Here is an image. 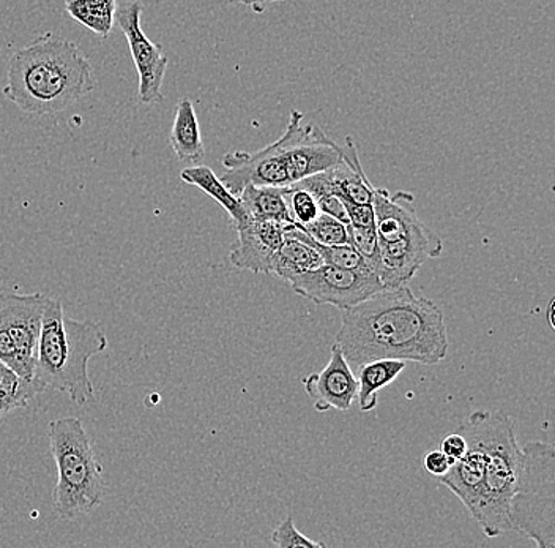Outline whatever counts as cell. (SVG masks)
Instances as JSON below:
<instances>
[{"mask_svg": "<svg viewBox=\"0 0 555 548\" xmlns=\"http://www.w3.org/2000/svg\"><path fill=\"white\" fill-rule=\"evenodd\" d=\"M318 201L319 211L321 214L332 215L338 218L343 224L349 225V217H347L345 203L341 197L327 193V195L315 196Z\"/></svg>", "mask_w": 555, "mask_h": 548, "instance_id": "83f0119b", "label": "cell"}, {"mask_svg": "<svg viewBox=\"0 0 555 548\" xmlns=\"http://www.w3.org/2000/svg\"><path fill=\"white\" fill-rule=\"evenodd\" d=\"M335 343L353 372L374 359L436 366L450 348L442 308L408 284L385 288L343 310Z\"/></svg>", "mask_w": 555, "mask_h": 548, "instance_id": "6da1fadb", "label": "cell"}, {"mask_svg": "<svg viewBox=\"0 0 555 548\" xmlns=\"http://www.w3.org/2000/svg\"><path fill=\"white\" fill-rule=\"evenodd\" d=\"M65 12L96 36L107 38L116 26L117 0H65Z\"/></svg>", "mask_w": 555, "mask_h": 548, "instance_id": "44dd1931", "label": "cell"}, {"mask_svg": "<svg viewBox=\"0 0 555 548\" xmlns=\"http://www.w3.org/2000/svg\"><path fill=\"white\" fill-rule=\"evenodd\" d=\"M289 283L305 300L318 305H332L341 311L385 290L374 272L339 269L325 263L318 269L294 277Z\"/></svg>", "mask_w": 555, "mask_h": 548, "instance_id": "ba28073f", "label": "cell"}, {"mask_svg": "<svg viewBox=\"0 0 555 548\" xmlns=\"http://www.w3.org/2000/svg\"><path fill=\"white\" fill-rule=\"evenodd\" d=\"M318 412L349 411L359 394V380L338 345L332 346L327 366L301 380Z\"/></svg>", "mask_w": 555, "mask_h": 548, "instance_id": "4fadbf2b", "label": "cell"}, {"mask_svg": "<svg viewBox=\"0 0 555 548\" xmlns=\"http://www.w3.org/2000/svg\"><path fill=\"white\" fill-rule=\"evenodd\" d=\"M43 384L35 378H23L0 362V424L10 412L26 408L37 395L43 394Z\"/></svg>", "mask_w": 555, "mask_h": 548, "instance_id": "ffe728a7", "label": "cell"}, {"mask_svg": "<svg viewBox=\"0 0 555 548\" xmlns=\"http://www.w3.org/2000/svg\"><path fill=\"white\" fill-rule=\"evenodd\" d=\"M142 13H144V5L139 0H130L117 7L116 23L127 38L134 68L138 72V103L149 106L165 99L163 82H165L169 61L163 53L162 44L154 43L142 30Z\"/></svg>", "mask_w": 555, "mask_h": 548, "instance_id": "9c48e42d", "label": "cell"}, {"mask_svg": "<svg viewBox=\"0 0 555 548\" xmlns=\"http://www.w3.org/2000/svg\"><path fill=\"white\" fill-rule=\"evenodd\" d=\"M485 453L483 487L474 519L488 537L513 531L509 502L518 484L522 449L513 419L501 409L474 411L466 419Z\"/></svg>", "mask_w": 555, "mask_h": 548, "instance_id": "277c9868", "label": "cell"}, {"mask_svg": "<svg viewBox=\"0 0 555 548\" xmlns=\"http://www.w3.org/2000/svg\"><path fill=\"white\" fill-rule=\"evenodd\" d=\"M284 197H286L291 218H293L294 224L300 225V227L311 224L321 214L315 197L297 183L284 187Z\"/></svg>", "mask_w": 555, "mask_h": 548, "instance_id": "cb8c5ba5", "label": "cell"}, {"mask_svg": "<svg viewBox=\"0 0 555 548\" xmlns=\"http://www.w3.org/2000/svg\"><path fill=\"white\" fill-rule=\"evenodd\" d=\"M466 438H464L463 433L457 432V430L456 432L449 433V435L440 442V450H442L453 463L466 454Z\"/></svg>", "mask_w": 555, "mask_h": 548, "instance_id": "f1b7e54d", "label": "cell"}, {"mask_svg": "<svg viewBox=\"0 0 555 548\" xmlns=\"http://www.w3.org/2000/svg\"><path fill=\"white\" fill-rule=\"evenodd\" d=\"M286 130L289 133L287 168L291 182L327 171L341 162V145L336 144L318 125L305 124L300 111H291Z\"/></svg>", "mask_w": 555, "mask_h": 548, "instance_id": "8fae6325", "label": "cell"}, {"mask_svg": "<svg viewBox=\"0 0 555 548\" xmlns=\"http://www.w3.org/2000/svg\"><path fill=\"white\" fill-rule=\"evenodd\" d=\"M554 304L555 301L553 300L550 302V307H547V322H550L551 328H554Z\"/></svg>", "mask_w": 555, "mask_h": 548, "instance_id": "1f68e13d", "label": "cell"}, {"mask_svg": "<svg viewBox=\"0 0 555 548\" xmlns=\"http://www.w3.org/2000/svg\"><path fill=\"white\" fill-rule=\"evenodd\" d=\"M47 297L0 286V362L29 380L34 378L35 349Z\"/></svg>", "mask_w": 555, "mask_h": 548, "instance_id": "52a82bcc", "label": "cell"}, {"mask_svg": "<svg viewBox=\"0 0 555 548\" xmlns=\"http://www.w3.org/2000/svg\"><path fill=\"white\" fill-rule=\"evenodd\" d=\"M272 544L280 548L325 547L324 544L315 543V540L310 539V537L305 536L304 533H300V531L295 528L293 515H287L286 519H284L275 530H273Z\"/></svg>", "mask_w": 555, "mask_h": 548, "instance_id": "484cf974", "label": "cell"}, {"mask_svg": "<svg viewBox=\"0 0 555 548\" xmlns=\"http://www.w3.org/2000/svg\"><path fill=\"white\" fill-rule=\"evenodd\" d=\"M404 369V360L397 359H374L360 366L357 369V380H359L357 400H359L360 411H373L377 407V392L395 383Z\"/></svg>", "mask_w": 555, "mask_h": 548, "instance_id": "ac0fdd59", "label": "cell"}, {"mask_svg": "<svg viewBox=\"0 0 555 548\" xmlns=\"http://www.w3.org/2000/svg\"><path fill=\"white\" fill-rule=\"evenodd\" d=\"M305 231L310 234L312 241L321 245H345L349 244V232L347 225L338 218L327 214H319L311 224L305 225Z\"/></svg>", "mask_w": 555, "mask_h": 548, "instance_id": "603a6c76", "label": "cell"}, {"mask_svg": "<svg viewBox=\"0 0 555 548\" xmlns=\"http://www.w3.org/2000/svg\"><path fill=\"white\" fill-rule=\"evenodd\" d=\"M180 179L186 186L197 187V189L203 190L206 195L210 196L211 200L217 201L225 213L231 215L235 228L248 224L249 217L246 214L245 207H243L241 197L231 193V190L224 186L223 180L215 175L214 169L208 168L206 165L191 166V168L183 169L180 173Z\"/></svg>", "mask_w": 555, "mask_h": 548, "instance_id": "e0dca14e", "label": "cell"}, {"mask_svg": "<svg viewBox=\"0 0 555 548\" xmlns=\"http://www.w3.org/2000/svg\"><path fill=\"white\" fill-rule=\"evenodd\" d=\"M345 203L347 217H349V225L353 227H376V213H374L373 203H350V201H343Z\"/></svg>", "mask_w": 555, "mask_h": 548, "instance_id": "4316f807", "label": "cell"}, {"mask_svg": "<svg viewBox=\"0 0 555 548\" xmlns=\"http://www.w3.org/2000/svg\"><path fill=\"white\" fill-rule=\"evenodd\" d=\"M423 464H425V470L428 471L431 476L442 477L443 474L449 473L453 461L439 449L426 454L425 459H423Z\"/></svg>", "mask_w": 555, "mask_h": 548, "instance_id": "f546056e", "label": "cell"}, {"mask_svg": "<svg viewBox=\"0 0 555 548\" xmlns=\"http://www.w3.org/2000/svg\"><path fill=\"white\" fill-rule=\"evenodd\" d=\"M379 253L377 276L380 283L384 288L404 286L428 259L442 255L443 242L425 225L408 238L379 244Z\"/></svg>", "mask_w": 555, "mask_h": 548, "instance_id": "7c38bea8", "label": "cell"}, {"mask_svg": "<svg viewBox=\"0 0 555 548\" xmlns=\"http://www.w3.org/2000/svg\"><path fill=\"white\" fill-rule=\"evenodd\" d=\"M234 3H241V5L248 7L253 12L258 13V15H262L267 10L272 9V7L278 5V3L287 2V0H231Z\"/></svg>", "mask_w": 555, "mask_h": 548, "instance_id": "4dcf8cb0", "label": "cell"}, {"mask_svg": "<svg viewBox=\"0 0 555 548\" xmlns=\"http://www.w3.org/2000/svg\"><path fill=\"white\" fill-rule=\"evenodd\" d=\"M284 225L273 220H249L238 227L237 241L229 253L232 265L270 276L273 258L284 241Z\"/></svg>", "mask_w": 555, "mask_h": 548, "instance_id": "5bb4252c", "label": "cell"}, {"mask_svg": "<svg viewBox=\"0 0 555 548\" xmlns=\"http://www.w3.org/2000/svg\"><path fill=\"white\" fill-rule=\"evenodd\" d=\"M169 142L180 162L197 163L206 157L199 120L190 99H182L177 103Z\"/></svg>", "mask_w": 555, "mask_h": 548, "instance_id": "2e32d148", "label": "cell"}, {"mask_svg": "<svg viewBox=\"0 0 555 548\" xmlns=\"http://www.w3.org/2000/svg\"><path fill=\"white\" fill-rule=\"evenodd\" d=\"M324 265L321 253L300 235L297 224L284 225V241L273 258L270 276L289 282L294 277Z\"/></svg>", "mask_w": 555, "mask_h": 548, "instance_id": "9a60e30c", "label": "cell"}, {"mask_svg": "<svg viewBox=\"0 0 555 548\" xmlns=\"http://www.w3.org/2000/svg\"><path fill=\"white\" fill-rule=\"evenodd\" d=\"M106 348L102 326L69 318L61 300L47 297L34 366L44 390L64 392L78 407L89 404L95 395L89 362Z\"/></svg>", "mask_w": 555, "mask_h": 548, "instance_id": "3957f363", "label": "cell"}, {"mask_svg": "<svg viewBox=\"0 0 555 548\" xmlns=\"http://www.w3.org/2000/svg\"><path fill=\"white\" fill-rule=\"evenodd\" d=\"M287 144L289 133L284 128L280 140L258 152H229L221 160L225 171L220 179L235 196L249 186L289 187L293 182L287 168Z\"/></svg>", "mask_w": 555, "mask_h": 548, "instance_id": "30bf717a", "label": "cell"}, {"mask_svg": "<svg viewBox=\"0 0 555 548\" xmlns=\"http://www.w3.org/2000/svg\"><path fill=\"white\" fill-rule=\"evenodd\" d=\"M57 484L52 505L61 519L75 520L102 505L106 495L103 468L81 419L62 418L48 426Z\"/></svg>", "mask_w": 555, "mask_h": 548, "instance_id": "5b68a950", "label": "cell"}, {"mask_svg": "<svg viewBox=\"0 0 555 548\" xmlns=\"http://www.w3.org/2000/svg\"><path fill=\"white\" fill-rule=\"evenodd\" d=\"M298 230H300L301 238H304L305 241L310 242L312 247L321 253L325 265L339 267V269L360 270V272H374V270L371 269V266L364 262L363 256L360 255L352 245H332V247H328V245H321L318 244V242L312 241L310 234H308L300 225H298Z\"/></svg>", "mask_w": 555, "mask_h": 548, "instance_id": "7402d4cb", "label": "cell"}, {"mask_svg": "<svg viewBox=\"0 0 555 548\" xmlns=\"http://www.w3.org/2000/svg\"><path fill=\"white\" fill-rule=\"evenodd\" d=\"M96 88L95 73L78 44L52 34L35 38L13 53L2 93L30 116H52Z\"/></svg>", "mask_w": 555, "mask_h": 548, "instance_id": "7a4b0ae2", "label": "cell"}, {"mask_svg": "<svg viewBox=\"0 0 555 548\" xmlns=\"http://www.w3.org/2000/svg\"><path fill=\"white\" fill-rule=\"evenodd\" d=\"M243 207L249 220H273L281 224H294L287 209L284 187L249 186L242 190Z\"/></svg>", "mask_w": 555, "mask_h": 548, "instance_id": "d6986e66", "label": "cell"}, {"mask_svg": "<svg viewBox=\"0 0 555 548\" xmlns=\"http://www.w3.org/2000/svg\"><path fill=\"white\" fill-rule=\"evenodd\" d=\"M347 232H349V244L363 256L364 262L371 266V269H373L377 276V270H379L380 253L379 238H377L376 227L364 228L347 225Z\"/></svg>", "mask_w": 555, "mask_h": 548, "instance_id": "d4e9b609", "label": "cell"}, {"mask_svg": "<svg viewBox=\"0 0 555 548\" xmlns=\"http://www.w3.org/2000/svg\"><path fill=\"white\" fill-rule=\"evenodd\" d=\"M513 531L538 548H555V449L532 442L522 449L518 484L509 502Z\"/></svg>", "mask_w": 555, "mask_h": 548, "instance_id": "8992f818", "label": "cell"}]
</instances>
